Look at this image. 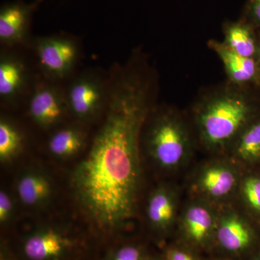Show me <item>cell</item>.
Segmentation results:
<instances>
[{
	"label": "cell",
	"mask_w": 260,
	"mask_h": 260,
	"mask_svg": "<svg viewBox=\"0 0 260 260\" xmlns=\"http://www.w3.org/2000/svg\"><path fill=\"white\" fill-rule=\"evenodd\" d=\"M142 50L109 68L105 112L72 177L78 203L104 240L114 239L134 214L142 131L158 96V74Z\"/></svg>",
	"instance_id": "cell-1"
},
{
	"label": "cell",
	"mask_w": 260,
	"mask_h": 260,
	"mask_svg": "<svg viewBox=\"0 0 260 260\" xmlns=\"http://www.w3.org/2000/svg\"><path fill=\"white\" fill-rule=\"evenodd\" d=\"M244 87L225 82L197 97L193 113L200 141L206 148L232 146L249 124L252 107Z\"/></svg>",
	"instance_id": "cell-2"
},
{
	"label": "cell",
	"mask_w": 260,
	"mask_h": 260,
	"mask_svg": "<svg viewBox=\"0 0 260 260\" xmlns=\"http://www.w3.org/2000/svg\"><path fill=\"white\" fill-rule=\"evenodd\" d=\"M147 150L166 170L182 165L191 150V136L185 121L176 109L155 104L143 126Z\"/></svg>",
	"instance_id": "cell-3"
},
{
	"label": "cell",
	"mask_w": 260,
	"mask_h": 260,
	"mask_svg": "<svg viewBox=\"0 0 260 260\" xmlns=\"http://www.w3.org/2000/svg\"><path fill=\"white\" fill-rule=\"evenodd\" d=\"M26 47L39 74L51 81L64 85L83 68V43L73 34L34 36Z\"/></svg>",
	"instance_id": "cell-4"
},
{
	"label": "cell",
	"mask_w": 260,
	"mask_h": 260,
	"mask_svg": "<svg viewBox=\"0 0 260 260\" xmlns=\"http://www.w3.org/2000/svg\"><path fill=\"white\" fill-rule=\"evenodd\" d=\"M64 90L72 120L88 127L97 124L109 99V69L81 68L64 84Z\"/></svg>",
	"instance_id": "cell-5"
},
{
	"label": "cell",
	"mask_w": 260,
	"mask_h": 260,
	"mask_svg": "<svg viewBox=\"0 0 260 260\" xmlns=\"http://www.w3.org/2000/svg\"><path fill=\"white\" fill-rule=\"evenodd\" d=\"M39 75L27 47H0L2 110L20 112Z\"/></svg>",
	"instance_id": "cell-6"
},
{
	"label": "cell",
	"mask_w": 260,
	"mask_h": 260,
	"mask_svg": "<svg viewBox=\"0 0 260 260\" xmlns=\"http://www.w3.org/2000/svg\"><path fill=\"white\" fill-rule=\"evenodd\" d=\"M3 246L14 260H81L83 244L55 228L36 229L24 235L15 250Z\"/></svg>",
	"instance_id": "cell-7"
},
{
	"label": "cell",
	"mask_w": 260,
	"mask_h": 260,
	"mask_svg": "<svg viewBox=\"0 0 260 260\" xmlns=\"http://www.w3.org/2000/svg\"><path fill=\"white\" fill-rule=\"evenodd\" d=\"M20 112L34 125L49 133L71 120L64 85L40 75Z\"/></svg>",
	"instance_id": "cell-8"
},
{
	"label": "cell",
	"mask_w": 260,
	"mask_h": 260,
	"mask_svg": "<svg viewBox=\"0 0 260 260\" xmlns=\"http://www.w3.org/2000/svg\"><path fill=\"white\" fill-rule=\"evenodd\" d=\"M43 0L27 3L15 0L0 8V47H26L34 37L31 32L34 13Z\"/></svg>",
	"instance_id": "cell-9"
},
{
	"label": "cell",
	"mask_w": 260,
	"mask_h": 260,
	"mask_svg": "<svg viewBox=\"0 0 260 260\" xmlns=\"http://www.w3.org/2000/svg\"><path fill=\"white\" fill-rule=\"evenodd\" d=\"M216 223L206 207L193 205L184 213L182 234L184 244L195 251L210 250L213 248Z\"/></svg>",
	"instance_id": "cell-10"
},
{
	"label": "cell",
	"mask_w": 260,
	"mask_h": 260,
	"mask_svg": "<svg viewBox=\"0 0 260 260\" xmlns=\"http://www.w3.org/2000/svg\"><path fill=\"white\" fill-rule=\"evenodd\" d=\"M253 242L250 228L236 214H227L216 224L213 247L229 256L242 255Z\"/></svg>",
	"instance_id": "cell-11"
},
{
	"label": "cell",
	"mask_w": 260,
	"mask_h": 260,
	"mask_svg": "<svg viewBox=\"0 0 260 260\" xmlns=\"http://www.w3.org/2000/svg\"><path fill=\"white\" fill-rule=\"evenodd\" d=\"M88 126L70 120L48 134L47 148L56 158L65 159L78 155L88 146Z\"/></svg>",
	"instance_id": "cell-12"
},
{
	"label": "cell",
	"mask_w": 260,
	"mask_h": 260,
	"mask_svg": "<svg viewBox=\"0 0 260 260\" xmlns=\"http://www.w3.org/2000/svg\"><path fill=\"white\" fill-rule=\"evenodd\" d=\"M208 45L221 61L228 82L245 88L247 84L256 79L259 71L256 59L239 55L231 50L223 42L212 39Z\"/></svg>",
	"instance_id": "cell-13"
},
{
	"label": "cell",
	"mask_w": 260,
	"mask_h": 260,
	"mask_svg": "<svg viewBox=\"0 0 260 260\" xmlns=\"http://www.w3.org/2000/svg\"><path fill=\"white\" fill-rule=\"evenodd\" d=\"M198 182V187L207 196L213 199H223L237 186V173L225 164H211L203 169Z\"/></svg>",
	"instance_id": "cell-14"
},
{
	"label": "cell",
	"mask_w": 260,
	"mask_h": 260,
	"mask_svg": "<svg viewBox=\"0 0 260 260\" xmlns=\"http://www.w3.org/2000/svg\"><path fill=\"white\" fill-rule=\"evenodd\" d=\"M176 203L172 193L165 187H159L149 198L147 215L155 232L167 234L174 223Z\"/></svg>",
	"instance_id": "cell-15"
},
{
	"label": "cell",
	"mask_w": 260,
	"mask_h": 260,
	"mask_svg": "<svg viewBox=\"0 0 260 260\" xmlns=\"http://www.w3.org/2000/svg\"><path fill=\"white\" fill-rule=\"evenodd\" d=\"M252 28L243 18L224 22L223 44L239 55L256 59L257 45Z\"/></svg>",
	"instance_id": "cell-16"
},
{
	"label": "cell",
	"mask_w": 260,
	"mask_h": 260,
	"mask_svg": "<svg viewBox=\"0 0 260 260\" xmlns=\"http://www.w3.org/2000/svg\"><path fill=\"white\" fill-rule=\"evenodd\" d=\"M16 191L19 200L25 206L39 207L49 201L52 186L47 176L30 171L24 173L19 178Z\"/></svg>",
	"instance_id": "cell-17"
},
{
	"label": "cell",
	"mask_w": 260,
	"mask_h": 260,
	"mask_svg": "<svg viewBox=\"0 0 260 260\" xmlns=\"http://www.w3.org/2000/svg\"><path fill=\"white\" fill-rule=\"evenodd\" d=\"M27 136L21 125L12 117L11 112L2 110L0 116V160H14L23 151Z\"/></svg>",
	"instance_id": "cell-18"
},
{
	"label": "cell",
	"mask_w": 260,
	"mask_h": 260,
	"mask_svg": "<svg viewBox=\"0 0 260 260\" xmlns=\"http://www.w3.org/2000/svg\"><path fill=\"white\" fill-rule=\"evenodd\" d=\"M236 158L254 161L260 158V120L248 124L232 145Z\"/></svg>",
	"instance_id": "cell-19"
},
{
	"label": "cell",
	"mask_w": 260,
	"mask_h": 260,
	"mask_svg": "<svg viewBox=\"0 0 260 260\" xmlns=\"http://www.w3.org/2000/svg\"><path fill=\"white\" fill-rule=\"evenodd\" d=\"M147 257L143 246L137 243L125 242L112 246L102 260H145Z\"/></svg>",
	"instance_id": "cell-20"
},
{
	"label": "cell",
	"mask_w": 260,
	"mask_h": 260,
	"mask_svg": "<svg viewBox=\"0 0 260 260\" xmlns=\"http://www.w3.org/2000/svg\"><path fill=\"white\" fill-rule=\"evenodd\" d=\"M243 194L251 208L260 212V178H246L243 183Z\"/></svg>",
	"instance_id": "cell-21"
},
{
	"label": "cell",
	"mask_w": 260,
	"mask_h": 260,
	"mask_svg": "<svg viewBox=\"0 0 260 260\" xmlns=\"http://www.w3.org/2000/svg\"><path fill=\"white\" fill-rule=\"evenodd\" d=\"M197 251L186 246H172L166 249L164 260H201L195 254Z\"/></svg>",
	"instance_id": "cell-22"
},
{
	"label": "cell",
	"mask_w": 260,
	"mask_h": 260,
	"mask_svg": "<svg viewBox=\"0 0 260 260\" xmlns=\"http://www.w3.org/2000/svg\"><path fill=\"white\" fill-rule=\"evenodd\" d=\"M14 202L9 193L5 190L0 191V223H8L14 211Z\"/></svg>",
	"instance_id": "cell-23"
},
{
	"label": "cell",
	"mask_w": 260,
	"mask_h": 260,
	"mask_svg": "<svg viewBox=\"0 0 260 260\" xmlns=\"http://www.w3.org/2000/svg\"><path fill=\"white\" fill-rule=\"evenodd\" d=\"M242 18L248 23L260 25V0H249L246 7L245 15Z\"/></svg>",
	"instance_id": "cell-24"
},
{
	"label": "cell",
	"mask_w": 260,
	"mask_h": 260,
	"mask_svg": "<svg viewBox=\"0 0 260 260\" xmlns=\"http://www.w3.org/2000/svg\"><path fill=\"white\" fill-rule=\"evenodd\" d=\"M250 260H260V252H258L257 254L253 256Z\"/></svg>",
	"instance_id": "cell-25"
},
{
	"label": "cell",
	"mask_w": 260,
	"mask_h": 260,
	"mask_svg": "<svg viewBox=\"0 0 260 260\" xmlns=\"http://www.w3.org/2000/svg\"><path fill=\"white\" fill-rule=\"evenodd\" d=\"M145 260H164L162 259H157V258H154V257H150V256H148V257L146 258Z\"/></svg>",
	"instance_id": "cell-26"
},
{
	"label": "cell",
	"mask_w": 260,
	"mask_h": 260,
	"mask_svg": "<svg viewBox=\"0 0 260 260\" xmlns=\"http://www.w3.org/2000/svg\"><path fill=\"white\" fill-rule=\"evenodd\" d=\"M219 260H220V259H219Z\"/></svg>",
	"instance_id": "cell-27"
}]
</instances>
